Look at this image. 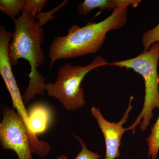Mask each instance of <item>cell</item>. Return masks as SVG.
<instances>
[{"label":"cell","instance_id":"obj_6","mask_svg":"<svg viewBox=\"0 0 159 159\" xmlns=\"http://www.w3.org/2000/svg\"><path fill=\"white\" fill-rule=\"evenodd\" d=\"M133 99L134 97L131 96L126 111L122 119L117 123L107 121L102 116L99 108L93 106L91 108L92 115L97 120L98 126L104 136L106 146L105 159H116L120 157L119 148L121 139L125 132L128 130L127 128H123V125L127 121L129 112L133 108L131 105Z\"/></svg>","mask_w":159,"mask_h":159},{"label":"cell","instance_id":"obj_4","mask_svg":"<svg viewBox=\"0 0 159 159\" xmlns=\"http://www.w3.org/2000/svg\"><path fill=\"white\" fill-rule=\"evenodd\" d=\"M110 65L100 56H97L86 66H74L70 63L58 69L56 80L46 84V91L49 97L57 99L66 110L75 111L85 105L84 89L81 82L89 72L94 69Z\"/></svg>","mask_w":159,"mask_h":159},{"label":"cell","instance_id":"obj_10","mask_svg":"<svg viewBox=\"0 0 159 159\" xmlns=\"http://www.w3.org/2000/svg\"><path fill=\"white\" fill-rule=\"evenodd\" d=\"M159 42V23L156 27L148 30L142 35V42L144 51H148L152 44Z\"/></svg>","mask_w":159,"mask_h":159},{"label":"cell","instance_id":"obj_1","mask_svg":"<svg viewBox=\"0 0 159 159\" xmlns=\"http://www.w3.org/2000/svg\"><path fill=\"white\" fill-rule=\"evenodd\" d=\"M15 29L9 46L11 66H16L21 58L27 60L31 67L29 84L23 96L27 104L37 95H43L46 91V79L38 70L39 65L45 61L42 46L44 39L42 27L31 12L22 13L17 19H12Z\"/></svg>","mask_w":159,"mask_h":159},{"label":"cell","instance_id":"obj_3","mask_svg":"<svg viewBox=\"0 0 159 159\" xmlns=\"http://www.w3.org/2000/svg\"><path fill=\"white\" fill-rule=\"evenodd\" d=\"M159 60V42L152 44L148 51H143L137 57L125 60L114 61L110 65L131 69L142 75L145 85V96L142 110L128 130L134 133L140 124V130L144 131L150 124L152 112L159 109V74L157 71Z\"/></svg>","mask_w":159,"mask_h":159},{"label":"cell","instance_id":"obj_12","mask_svg":"<svg viewBox=\"0 0 159 159\" xmlns=\"http://www.w3.org/2000/svg\"><path fill=\"white\" fill-rule=\"evenodd\" d=\"M47 2L46 0H25L22 13L31 12L35 17L36 15L42 12Z\"/></svg>","mask_w":159,"mask_h":159},{"label":"cell","instance_id":"obj_7","mask_svg":"<svg viewBox=\"0 0 159 159\" xmlns=\"http://www.w3.org/2000/svg\"><path fill=\"white\" fill-rule=\"evenodd\" d=\"M141 2L140 0H85L78 5V11L80 15L86 16L95 9H99L102 11L124 6L136 8Z\"/></svg>","mask_w":159,"mask_h":159},{"label":"cell","instance_id":"obj_9","mask_svg":"<svg viewBox=\"0 0 159 159\" xmlns=\"http://www.w3.org/2000/svg\"><path fill=\"white\" fill-rule=\"evenodd\" d=\"M25 0H1L0 9L11 18L22 12Z\"/></svg>","mask_w":159,"mask_h":159},{"label":"cell","instance_id":"obj_13","mask_svg":"<svg viewBox=\"0 0 159 159\" xmlns=\"http://www.w3.org/2000/svg\"><path fill=\"white\" fill-rule=\"evenodd\" d=\"M67 2V1L66 0L64 1L60 5L55 8V9H52L51 11L46 12H41L36 15L35 17L39 20L38 21L39 22L40 25L43 27V25L46 24L48 21L54 19V17L53 16V14L56 11H58V10L63 7Z\"/></svg>","mask_w":159,"mask_h":159},{"label":"cell","instance_id":"obj_8","mask_svg":"<svg viewBox=\"0 0 159 159\" xmlns=\"http://www.w3.org/2000/svg\"><path fill=\"white\" fill-rule=\"evenodd\" d=\"M147 142L148 147V157L151 159H156L159 151V115L156 122L152 127Z\"/></svg>","mask_w":159,"mask_h":159},{"label":"cell","instance_id":"obj_11","mask_svg":"<svg viewBox=\"0 0 159 159\" xmlns=\"http://www.w3.org/2000/svg\"><path fill=\"white\" fill-rule=\"evenodd\" d=\"M74 135L80 143V145L82 146V149L80 152H79L77 156L74 159H99L101 158V156L99 154L89 150L87 147L86 145L82 139L77 136L75 135ZM56 158L57 159H69L64 155H61L60 156H57Z\"/></svg>","mask_w":159,"mask_h":159},{"label":"cell","instance_id":"obj_2","mask_svg":"<svg viewBox=\"0 0 159 159\" xmlns=\"http://www.w3.org/2000/svg\"><path fill=\"white\" fill-rule=\"evenodd\" d=\"M127 8H116L110 16L99 22H89L83 27L73 25L66 36L55 37L49 49L50 67L58 60L97 53L103 45L108 31L120 29L125 25Z\"/></svg>","mask_w":159,"mask_h":159},{"label":"cell","instance_id":"obj_5","mask_svg":"<svg viewBox=\"0 0 159 159\" xmlns=\"http://www.w3.org/2000/svg\"><path fill=\"white\" fill-rule=\"evenodd\" d=\"M0 123V144L4 149H11L18 159H33L29 133L25 122L14 109L3 106Z\"/></svg>","mask_w":159,"mask_h":159}]
</instances>
